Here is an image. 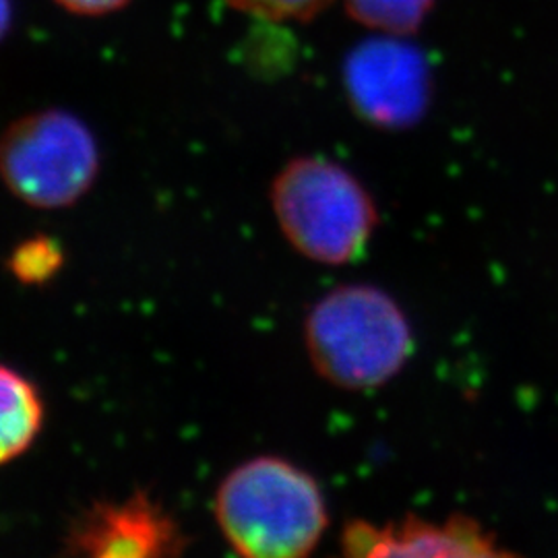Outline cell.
Wrapping results in <instances>:
<instances>
[{
    "instance_id": "obj_1",
    "label": "cell",
    "mask_w": 558,
    "mask_h": 558,
    "mask_svg": "<svg viewBox=\"0 0 558 558\" xmlns=\"http://www.w3.org/2000/svg\"><path fill=\"white\" fill-rule=\"evenodd\" d=\"M214 518L232 550L246 558L308 557L331 521L319 480L279 456L234 465L216 488Z\"/></svg>"
},
{
    "instance_id": "obj_2",
    "label": "cell",
    "mask_w": 558,
    "mask_h": 558,
    "mask_svg": "<svg viewBox=\"0 0 558 558\" xmlns=\"http://www.w3.org/2000/svg\"><path fill=\"white\" fill-rule=\"evenodd\" d=\"M304 348L320 379L343 391H371L398 377L416 339L408 313L389 292L343 283L311 306Z\"/></svg>"
},
{
    "instance_id": "obj_3",
    "label": "cell",
    "mask_w": 558,
    "mask_h": 558,
    "mask_svg": "<svg viewBox=\"0 0 558 558\" xmlns=\"http://www.w3.org/2000/svg\"><path fill=\"white\" fill-rule=\"evenodd\" d=\"M281 236L300 257L343 267L359 260L379 228V207L362 180L323 156L283 163L269 189Z\"/></svg>"
},
{
    "instance_id": "obj_4",
    "label": "cell",
    "mask_w": 558,
    "mask_h": 558,
    "mask_svg": "<svg viewBox=\"0 0 558 558\" xmlns=\"http://www.w3.org/2000/svg\"><path fill=\"white\" fill-rule=\"evenodd\" d=\"M100 170V143L89 124L69 110H34L0 133V182L32 209L77 205L96 186Z\"/></svg>"
},
{
    "instance_id": "obj_5",
    "label": "cell",
    "mask_w": 558,
    "mask_h": 558,
    "mask_svg": "<svg viewBox=\"0 0 558 558\" xmlns=\"http://www.w3.org/2000/svg\"><path fill=\"white\" fill-rule=\"evenodd\" d=\"M343 89L360 119L383 131L416 126L430 104V71L418 48L391 38L356 46L343 64Z\"/></svg>"
},
{
    "instance_id": "obj_6",
    "label": "cell",
    "mask_w": 558,
    "mask_h": 558,
    "mask_svg": "<svg viewBox=\"0 0 558 558\" xmlns=\"http://www.w3.org/2000/svg\"><path fill=\"white\" fill-rule=\"evenodd\" d=\"M179 519L147 490L126 499L96 500L73 519L62 546L69 557H180L189 548Z\"/></svg>"
},
{
    "instance_id": "obj_7",
    "label": "cell",
    "mask_w": 558,
    "mask_h": 558,
    "mask_svg": "<svg viewBox=\"0 0 558 558\" xmlns=\"http://www.w3.org/2000/svg\"><path fill=\"white\" fill-rule=\"evenodd\" d=\"M341 553L348 557L495 558L511 557L478 519L456 513L442 521L408 515L373 523L350 519L341 530Z\"/></svg>"
},
{
    "instance_id": "obj_8",
    "label": "cell",
    "mask_w": 558,
    "mask_h": 558,
    "mask_svg": "<svg viewBox=\"0 0 558 558\" xmlns=\"http://www.w3.org/2000/svg\"><path fill=\"white\" fill-rule=\"evenodd\" d=\"M46 401L40 387L9 364H0V468L23 458L40 439Z\"/></svg>"
},
{
    "instance_id": "obj_9",
    "label": "cell",
    "mask_w": 558,
    "mask_h": 558,
    "mask_svg": "<svg viewBox=\"0 0 558 558\" xmlns=\"http://www.w3.org/2000/svg\"><path fill=\"white\" fill-rule=\"evenodd\" d=\"M435 0H345L350 17L371 29H379L389 36L414 34Z\"/></svg>"
},
{
    "instance_id": "obj_10",
    "label": "cell",
    "mask_w": 558,
    "mask_h": 558,
    "mask_svg": "<svg viewBox=\"0 0 558 558\" xmlns=\"http://www.w3.org/2000/svg\"><path fill=\"white\" fill-rule=\"evenodd\" d=\"M64 265V251L59 240L46 234H36L21 240L9 253L7 269L11 278L21 286L40 288L59 278Z\"/></svg>"
},
{
    "instance_id": "obj_11",
    "label": "cell",
    "mask_w": 558,
    "mask_h": 558,
    "mask_svg": "<svg viewBox=\"0 0 558 558\" xmlns=\"http://www.w3.org/2000/svg\"><path fill=\"white\" fill-rule=\"evenodd\" d=\"M232 9L269 21H308L331 0H226Z\"/></svg>"
},
{
    "instance_id": "obj_12",
    "label": "cell",
    "mask_w": 558,
    "mask_h": 558,
    "mask_svg": "<svg viewBox=\"0 0 558 558\" xmlns=\"http://www.w3.org/2000/svg\"><path fill=\"white\" fill-rule=\"evenodd\" d=\"M59 9L77 17H106L124 9L131 0H52Z\"/></svg>"
},
{
    "instance_id": "obj_13",
    "label": "cell",
    "mask_w": 558,
    "mask_h": 558,
    "mask_svg": "<svg viewBox=\"0 0 558 558\" xmlns=\"http://www.w3.org/2000/svg\"><path fill=\"white\" fill-rule=\"evenodd\" d=\"M13 0H0V44L7 40L11 27H13Z\"/></svg>"
}]
</instances>
